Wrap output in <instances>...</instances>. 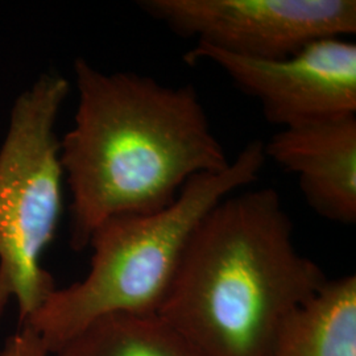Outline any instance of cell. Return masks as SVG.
<instances>
[{
    "instance_id": "obj_1",
    "label": "cell",
    "mask_w": 356,
    "mask_h": 356,
    "mask_svg": "<svg viewBox=\"0 0 356 356\" xmlns=\"http://www.w3.org/2000/svg\"><path fill=\"white\" fill-rule=\"evenodd\" d=\"M73 72L78 106L60 160L74 251L89 247L106 220L160 211L191 178L229 165L193 85L104 73L85 58H76Z\"/></svg>"
},
{
    "instance_id": "obj_2",
    "label": "cell",
    "mask_w": 356,
    "mask_h": 356,
    "mask_svg": "<svg viewBox=\"0 0 356 356\" xmlns=\"http://www.w3.org/2000/svg\"><path fill=\"white\" fill-rule=\"evenodd\" d=\"M326 280L297 250L277 191H235L193 231L157 314L202 356H266Z\"/></svg>"
},
{
    "instance_id": "obj_3",
    "label": "cell",
    "mask_w": 356,
    "mask_h": 356,
    "mask_svg": "<svg viewBox=\"0 0 356 356\" xmlns=\"http://www.w3.org/2000/svg\"><path fill=\"white\" fill-rule=\"evenodd\" d=\"M266 161L264 143L251 141L225 170L191 178L165 209L106 220L90 238L86 277L53 291L23 325L38 332L51 355L102 316L157 313L193 231L218 202L256 182Z\"/></svg>"
},
{
    "instance_id": "obj_4",
    "label": "cell",
    "mask_w": 356,
    "mask_h": 356,
    "mask_svg": "<svg viewBox=\"0 0 356 356\" xmlns=\"http://www.w3.org/2000/svg\"><path fill=\"white\" fill-rule=\"evenodd\" d=\"M69 91L58 73L38 76L13 103L0 147V318L15 301L20 325L56 291L40 261L63 211L56 124Z\"/></svg>"
},
{
    "instance_id": "obj_5",
    "label": "cell",
    "mask_w": 356,
    "mask_h": 356,
    "mask_svg": "<svg viewBox=\"0 0 356 356\" xmlns=\"http://www.w3.org/2000/svg\"><path fill=\"white\" fill-rule=\"evenodd\" d=\"M139 7L179 36L256 60L356 32L355 0H143Z\"/></svg>"
},
{
    "instance_id": "obj_6",
    "label": "cell",
    "mask_w": 356,
    "mask_h": 356,
    "mask_svg": "<svg viewBox=\"0 0 356 356\" xmlns=\"http://www.w3.org/2000/svg\"><path fill=\"white\" fill-rule=\"evenodd\" d=\"M184 61L216 64L260 103L268 123L280 129L356 114V44L348 38H321L277 60L248 58L197 44Z\"/></svg>"
},
{
    "instance_id": "obj_7",
    "label": "cell",
    "mask_w": 356,
    "mask_h": 356,
    "mask_svg": "<svg viewBox=\"0 0 356 356\" xmlns=\"http://www.w3.org/2000/svg\"><path fill=\"white\" fill-rule=\"evenodd\" d=\"M266 157L298 178L309 207L331 222L356 220V114L284 128L264 143Z\"/></svg>"
},
{
    "instance_id": "obj_8",
    "label": "cell",
    "mask_w": 356,
    "mask_h": 356,
    "mask_svg": "<svg viewBox=\"0 0 356 356\" xmlns=\"http://www.w3.org/2000/svg\"><path fill=\"white\" fill-rule=\"evenodd\" d=\"M266 356H356V277L326 280L284 321Z\"/></svg>"
},
{
    "instance_id": "obj_9",
    "label": "cell",
    "mask_w": 356,
    "mask_h": 356,
    "mask_svg": "<svg viewBox=\"0 0 356 356\" xmlns=\"http://www.w3.org/2000/svg\"><path fill=\"white\" fill-rule=\"evenodd\" d=\"M53 356H202L157 313H111L90 322Z\"/></svg>"
},
{
    "instance_id": "obj_10",
    "label": "cell",
    "mask_w": 356,
    "mask_h": 356,
    "mask_svg": "<svg viewBox=\"0 0 356 356\" xmlns=\"http://www.w3.org/2000/svg\"><path fill=\"white\" fill-rule=\"evenodd\" d=\"M49 355L51 353L48 347L38 337V332H35L26 325L20 326V329L6 341L3 350L0 351V356Z\"/></svg>"
}]
</instances>
